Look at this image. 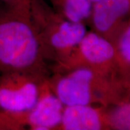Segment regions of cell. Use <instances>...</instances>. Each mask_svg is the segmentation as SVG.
<instances>
[{"mask_svg":"<svg viewBox=\"0 0 130 130\" xmlns=\"http://www.w3.org/2000/svg\"><path fill=\"white\" fill-rule=\"evenodd\" d=\"M43 53L31 15L0 9V74L43 76Z\"/></svg>","mask_w":130,"mask_h":130,"instance_id":"obj_1","label":"cell"},{"mask_svg":"<svg viewBox=\"0 0 130 130\" xmlns=\"http://www.w3.org/2000/svg\"><path fill=\"white\" fill-rule=\"evenodd\" d=\"M43 76L0 74V130L21 129L39 96Z\"/></svg>","mask_w":130,"mask_h":130,"instance_id":"obj_2","label":"cell"},{"mask_svg":"<svg viewBox=\"0 0 130 130\" xmlns=\"http://www.w3.org/2000/svg\"><path fill=\"white\" fill-rule=\"evenodd\" d=\"M63 111V104L49 92L46 83L42 81L38 100L29 112L27 124L32 129H52L61 123Z\"/></svg>","mask_w":130,"mask_h":130,"instance_id":"obj_3","label":"cell"},{"mask_svg":"<svg viewBox=\"0 0 130 130\" xmlns=\"http://www.w3.org/2000/svg\"><path fill=\"white\" fill-rule=\"evenodd\" d=\"M93 75L89 69L76 70L58 81L56 95L66 107L89 104L91 98L90 84Z\"/></svg>","mask_w":130,"mask_h":130,"instance_id":"obj_4","label":"cell"},{"mask_svg":"<svg viewBox=\"0 0 130 130\" xmlns=\"http://www.w3.org/2000/svg\"><path fill=\"white\" fill-rule=\"evenodd\" d=\"M130 13L129 0H100L92 5V21L95 28L100 32L123 27V20Z\"/></svg>","mask_w":130,"mask_h":130,"instance_id":"obj_5","label":"cell"},{"mask_svg":"<svg viewBox=\"0 0 130 130\" xmlns=\"http://www.w3.org/2000/svg\"><path fill=\"white\" fill-rule=\"evenodd\" d=\"M61 123L67 130H98L101 128L98 113L88 104L66 107L63 111Z\"/></svg>","mask_w":130,"mask_h":130,"instance_id":"obj_6","label":"cell"},{"mask_svg":"<svg viewBox=\"0 0 130 130\" xmlns=\"http://www.w3.org/2000/svg\"><path fill=\"white\" fill-rule=\"evenodd\" d=\"M79 45L83 56L90 63L100 64L106 62L115 56L113 45L95 32L86 33Z\"/></svg>","mask_w":130,"mask_h":130,"instance_id":"obj_7","label":"cell"},{"mask_svg":"<svg viewBox=\"0 0 130 130\" xmlns=\"http://www.w3.org/2000/svg\"><path fill=\"white\" fill-rule=\"evenodd\" d=\"M59 13L73 22H82L90 17L92 4L90 0H51Z\"/></svg>","mask_w":130,"mask_h":130,"instance_id":"obj_8","label":"cell"},{"mask_svg":"<svg viewBox=\"0 0 130 130\" xmlns=\"http://www.w3.org/2000/svg\"><path fill=\"white\" fill-rule=\"evenodd\" d=\"M110 121L117 129L130 130V102H123L115 108L111 115Z\"/></svg>","mask_w":130,"mask_h":130,"instance_id":"obj_9","label":"cell"},{"mask_svg":"<svg viewBox=\"0 0 130 130\" xmlns=\"http://www.w3.org/2000/svg\"><path fill=\"white\" fill-rule=\"evenodd\" d=\"M119 51L122 61L128 68L130 65V20L125 22L122 28L121 36L119 42Z\"/></svg>","mask_w":130,"mask_h":130,"instance_id":"obj_10","label":"cell"},{"mask_svg":"<svg viewBox=\"0 0 130 130\" xmlns=\"http://www.w3.org/2000/svg\"><path fill=\"white\" fill-rule=\"evenodd\" d=\"M8 9L20 13L30 14L32 0H1Z\"/></svg>","mask_w":130,"mask_h":130,"instance_id":"obj_11","label":"cell"},{"mask_svg":"<svg viewBox=\"0 0 130 130\" xmlns=\"http://www.w3.org/2000/svg\"><path fill=\"white\" fill-rule=\"evenodd\" d=\"M90 1H91V2H92V4H93V3H96V2H98V1H99L100 0H90Z\"/></svg>","mask_w":130,"mask_h":130,"instance_id":"obj_12","label":"cell"},{"mask_svg":"<svg viewBox=\"0 0 130 130\" xmlns=\"http://www.w3.org/2000/svg\"><path fill=\"white\" fill-rule=\"evenodd\" d=\"M129 96H130V87H129Z\"/></svg>","mask_w":130,"mask_h":130,"instance_id":"obj_13","label":"cell"},{"mask_svg":"<svg viewBox=\"0 0 130 130\" xmlns=\"http://www.w3.org/2000/svg\"><path fill=\"white\" fill-rule=\"evenodd\" d=\"M128 68H129V72H130V65H129V67H128Z\"/></svg>","mask_w":130,"mask_h":130,"instance_id":"obj_14","label":"cell"},{"mask_svg":"<svg viewBox=\"0 0 130 130\" xmlns=\"http://www.w3.org/2000/svg\"><path fill=\"white\" fill-rule=\"evenodd\" d=\"M129 3H130V0H129Z\"/></svg>","mask_w":130,"mask_h":130,"instance_id":"obj_15","label":"cell"}]
</instances>
